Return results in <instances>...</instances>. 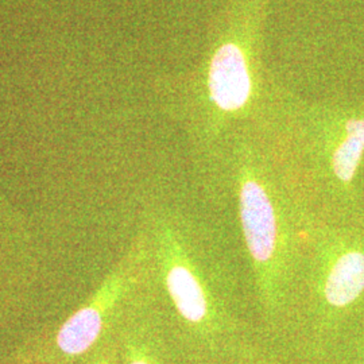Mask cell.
<instances>
[{"label": "cell", "mask_w": 364, "mask_h": 364, "mask_svg": "<svg viewBox=\"0 0 364 364\" xmlns=\"http://www.w3.org/2000/svg\"><path fill=\"white\" fill-rule=\"evenodd\" d=\"M159 309L197 363L223 364L257 336L240 277L218 230L196 210L156 201L144 212Z\"/></svg>", "instance_id": "obj_1"}, {"label": "cell", "mask_w": 364, "mask_h": 364, "mask_svg": "<svg viewBox=\"0 0 364 364\" xmlns=\"http://www.w3.org/2000/svg\"><path fill=\"white\" fill-rule=\"evenodd\" d=\"M225 193L234 203L250 272L255 335L274 348L289 317L304 245V216L259 138H242L231 146L210 196Z\"/></svg>", "instance_id": "obj_2"}, {"label": "cell", "mask_w": 364, "mask_h": 364, "mask_svg": "<svg viewBox=\"0 0 364 364\" xmlns=\"http://www.w3.org/2000/svg\"><path fill=\"white\" fill-rule=\"evenodd\" d=\"M364 323V209L304 219V245L287 326L272 348L284 364H320Z\"/></svg>", "instance_id": "obj_3"}, {"label": "cell", "mask_w": 364, "mask_h": 364, "mask_svg": "<svg viewBox=\"0 0 364 364\" xmlns=\"http://www.w3.org/2000/svg\"><path fill=\"white\" fill-rule=\"evenodd\" d=\"M264 144L302 216L363 210L364 100L294 102Z\"/></svg>", "instance_id": "obj_4"}, {"label": "cell", "mask_w": 364, "mask_h": 364, "mask_svg": "<svg viewBox=\"0 0 364 364\" xmlns=\"http://www.w3.org/2000/svg\"><path fill=\"white\" fill-rule=\"evenodd\" d=\"M153 294V259L144 228L105 275L100 287L57 333V346L68 356H80L109 338L126 316Z\"/></svg>", "instance_id": "obj_5"}, {"label": "cell", "mask_w": 364, "mask_h": 364, "mask_svg": "<svg viewBox=\"0 0 364 364\" xmlns=\"http://www.w3.org/2000/svg\"><path fill=\"white\" fill-rule=\"evenodd\" d=\"M115 335L119 364H198L171 332L154 294L126 316Z\"/></svg>", "instance_id": "obj_6"}, {"label": "cell", "mask_w": 364, "mask_h": 364, "mask_svg": "<svg viewBox=\"0 0 364 364\" xmlns=\"http://www.w3.org/2000/svg\"><path fill=\"white\" fill-rule=\"evenodd\" d=\"M28 250L21 224L0 210V313L23 301L34 260Z\"/></svg>", "instance_id": "obj_7"}, {"label": "cell", "mask_w": 364, "mask_h": 364, "mask_svg": "<svg viewBox=\"0 0 364 364\" xmlns=\"http://www.w3.org/2000/svg\"><path fill=\"white\" fill-rule=\"evenodd\" d=\"M320 364H364V323L340 338Z\"/></svg>", "instance_id": "obj_8"}, {"label": "cell", "mask_w": 364, "mask_h": 364, "mask_svg": "<svg viewBox=\"0 0 364 364\" xmlns=\"http://www.w3.org/2000/svg\"><path fill=\"white\" fill-rule=\"evenodd\" d=\"M223 364H284L257 336L247 338Z\"/></svg>", "instance_id": "obj_9"}, {"label": "cell", "mask_w": 364, "mask_h": 364, "mask_svg": "<svg viewBox=\"0 0 364 364\" xmlns=\"http://www.w3.org/2000/svg\"><path fill=\"white\" fill-rule=\"evenodd\" d=\"M115 333L105 340L103 348L97 352L96 358L90 364H119V350Z\"/></svg>", "instance_id": "obj_10"}, {"label": "cell", "mask_w": 364, "mask_h": 364, "mask_svg": "<svg viewBox=\"0 0 364 364\" xmlns=\"http://www.w3.org/2000/svg\"><path fill=\"white\" fill-rule=\"evenodd\" d=\"M198 364H220V363H198Z\"/></svg>", "instance_id": "obj_11"}, {"label": "cell", "mask_w": 364, "mask_h": 364, "mask_svg": "<svg viewBox=\"0 0 364 364\" xmlns=\"http://www.w3.org/2000/svg\"><path fill=\"white\" fill-rule=\"evenodd\" d=\"M363 198H364V181H363Z\"/></svg>", "instance_id": "obj_12"}]
</instances>
